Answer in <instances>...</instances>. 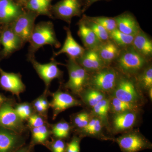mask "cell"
Here are the masks:
<instances>
[{
	"label": "cell",
	"instance_id": "cell-16",
	"mask_svg": "<svg viewBox=\"0 0 152 152\" xmlns=\"http://www.w3.org/2000/svg\"><path fill=\"white\" fill-rule=\"evenodd\" d=\"M25 11L14 0H0V24H10Z\"/></svg>",
	"mask_w": 152,
	"mask_h": 152
},
{
	"label": "cell",
	"instance_id": "cell-23",
	"mask_svg": "<svg viewBox=\"0 0 152 152\" xmlns=\"http://www.w3.org/2000/svg\"><path fill=\"white\" fill-rule=\"evenodd\" d=\"M53 0H28L24 8L26 10L31 11L38 15H44L53 18L52 14Z\"/></svg>",
	"mask_w": 152,
	"mask_h": 152
},
{
	"label": "cell",
	"instance_id": "cell-42",
	"mask_svg": "<svg viewBox=\"0 0 152 152\" xmlns=\"http://www.w3.org/2000/svg\"><path fill=\"white\" fill-rule=\"evenodd\" d=\"M148 91V95L149 96V98L150 99H151V100H152V88H150L149 90Z\"/></svg>",
	"mask_w": 152,
	"mask_h": 152
},
{
	"label": "cell",
	"instance_id": "cell-1",
	"mask_svg": "<svg viewBox=\"0 0 152 152\" xmlns=\"http://www.w3.org/2000/svg\"><path fill=\"white\" fill-rule=\"evenodd\" d=\"M28 42L30 46L28 56H34L36 52L46 45L56 48L61 46L56 36L53 24L50 21L40 22L35 25Z\"/></svg>",
	"mask_w": 152,
	"mask_h": 152
},
{
	"label": "cell",
	"instance_id": "cell-39",
	"mask_svg": "<svg viewBox=\"0 0 152 152\" xmlns=\"http://www.w3.org/2000/svg\"><path fill=\"white\" fill-rule=\"evenodd\" d=\"M34 147L31 144L27 145H23L15 152H33Z\"/></svg>",
	"mask_w": 152,
	"mask_h": 152
},
{
	"label": "cell",
	"instance_id": "cell-29",
	"mask_svg": "<svg viewBox=\"0 0 152 152\" xmlns=\"http://www.w3.org/2000/svg\"><path fill=\"white\" fill-rule=\"evenodd\" d=\"M110 39L121 49L132 45L134 36L126 34L118 29L109 33Z\"/></svg>",
	"mask_w": 152,
	"mask_h": 152
},
{
	"label": "cell",
	"instance_id": "cell-38",
	"mask_svg": "<svg viewBox=\"0 0 152 152\" xmlns=\"http://www.w3.org/2000/svg\"><path fill=\"white\" fill-rule=\"evenodd\" d=\"M99 1L102 0H83V12L87 10L94 3ZM105 1H110V0H105Z\"/></svg>",
	"mask_w": 152,
	"mask_h": 152
},
{
	"label": "cell",
	"instance_id": "cell-9",
	"mask_svg": "<svg viewBox=\"0 0 152 152\" xmlns=\"http://www.w3.org/2000/svg\"><path fill=\"white\" fill-rule=\"evenodd\" d=\"M112 91V96L126 102L138 104L141 98L135 84L126 75L119 76L115 86Z\"/></svg>",
	"mask_w": 152,
	"mask_h": 152
},
{
	"label": "cell",
	"instance_id": "cell-26",
	"mask_svg": "<svg viewBox=\"0 0 152 152\" xmlns=\"http://www.w3.org/2000/svg\"><path fill=\"white\" fill-rule=\"evenodd\" d=\"M110 110L114 114L121 113L129 111H138V104L126 102L112 96L110 99Z\"/></svg>",
	"mask_w": 152,
	"mask_h": 152
},
{
	"label": "cell",
	"instance_id": "cell-37",
	"mask_svg": "<svg viewBox=\"0 0 152 152\" xmlns=\"http://www.w3.org/2000/svg\"><path fill=\"white\" fill-rule=\"evenodd\" d=\"M80 136H74L70 141L66 144L65 152H80Z\"/></svg>",
	"mask_w": 152,
	"mask_h": 152
},
{
	"label": "cell",
	"instance_id": "cell-27",
	"mask_svg": "<svg viewBox=\"0 0 152 152\" xmlns=\"http://www.w3.org/2000/svg\"><path fill=\"white\" fill-rule=\"evenodd\" d=\"M92 108V112L94 116L100 119L103 125L107 126L108 113L110 110V99L105 98Z\"/></svg>",
	"mask_w": 152,
	"mask_h": 152
},
{
	"label": "cell",
	"instance_id": "cell-21",
	"mask_svg": "<svg viewBox=\"0 0 152 152\" xmlns=\"http://www.w3.org/2000/svg\"><path fill=\"white\" fill-rule=\"evenodd\" d=\"M132 46L139 54L148 61L151 57L152 40L142 29L134 36Z\"/></svg>",
	"mask_w": 152,
	"mask_h": 152
},
{
	"label": "cell",
	"instance_id": "cell-8",
	"mask_svg": "<svg viewBox=\"0 0 152 152\" xmlns=\"http://www.w3.org/2000/svg\"><path fill=\"white\" fill-rule=\"evenodd\" d=\"M28 58L38 75L43 81L45 85V91H49V87L54 80H60L62 78L63 72L58 66L61 64L57 62L55 58L51 59L50 62L42 64L38 62L35 58L34 56H28Z\"/></svg>",
	"mask_w": 152,
	"mask_h": 152
},
{
	"label": "cell",
	"instance_id": "cell-3",
	"mask_svg": "<svg viewBox=\"0 0 152 152\" xmlns=\"http://www.w3.org/2000/svg\"><path fill=\"white\" fill-rule=\"evenodd\" d=\"M66 66L69 79L65 87L73 94L79 95L88 85L90 74L74 59L69 58Z\"/></svg>",
	"mask_w": 152,
	"mask_h": 152
},
{
	"label": "cell",
	"instance_id": "cell-5",
	"mask_svg": "<svg viewBox=\"0 0 152 152\" xmlns=\"http://www.w3.org/2000/svg\"><path fill=\"white\" fill-rule=\"evenodd\" d=\"M122 152H139L151 149V143L140 132L129 131L115 139Z\"/></svg>",
	"mask_w": 152,
	"mask_h": 152
},
{
	"label": "cell",
	"instance_id": "cell-31",
	"mask_svg": "<svg viewBox=\"0 0 152 152\" xmlns=\"http://www.w3.org/2000/svg\"><path fill=\"white\" fill-rule=\"evenodd\" d=\"M14 108L18 116L23 122L27 121L31 116L35 113L31 103L28 102L15 104Z\"/></svg>",
	"mask_w": 152,
	"mask_h": 152
},
{
	"label": "cell",
	"instance_id": "cell-17",
	"mask_svg": "<svg viewBox=\"0 0 152 152\" xmlns=\"http://www.w3.org/2000/svg\"><path fill=\"white\" fill-rule=\"evenodd\" d=\"M65 30L66 37L64 45L58 51L53 52L52 58H55L60 55L65 53L68 55L69 58L76 60L83 53L86 49L76 42L69 28L65 27Z\"/></svg>",
	"mask_w": 152,
	"mask_h": 152
},
{
	"label": "cell",
	"instance_id": "cell-13",
	"mask_svg": "<svg viewBox=\"0 0 152 152\" xmlns=\"http://www.w3.org/2000/svg\"><path fill=\"white\" fill-rule=\"evenodd\" d=\"M0 86L20 99V95L26 90V87L20 73L7 72L0 67Z\"/></svg>",
	"mask_w": 152,
	"mask_h": 152
},
{
	"label": "cell",
	"instance_id": "cell-41",
	"mask_svg": "<svg viewBox=\"0 0 152 152\" xmlns=\"http://www.w3.org/2000/svg\"><path fill=\"white\" fill-rule=\"evenodd\" d=\"M16 2L20 5L22 7H24L25 5L28 0H14Z\"/></svg>",
	"mask_w": 152,
	"mask_h": 152
},
{
	"label": "cell",
	"instance_id": "cell-33",
	"mask_svg": "<svg viewBox=\"0 0 152 152\" xmlns=\"http://www.w3.org/2000/svg\"><path fill=\"white\" fill-rule=\"evenodd\" d=\"M138 83L143 89L148 91L152 88V68L149 66L145 68L138 77Z\"/></svg>",
	"mask_w": 152,
	"mask_h": 152
},
{
	"label": "cell",
	"instance_id": "cell-24",
	"mask_svg": "<svg viewBox=\"0 0 152 152\" xmlns=\"http://www.w3.org/2000/svg\"><path fill=\"white\" fill-rule=\"evenodd\" d=\"M31 134V140L30 144L33 146L37 145H46L49 139L52 135L50 126L49 124L39 127L30 129Z\"/></svg>",
	"mask_w": 152,
	"mask_h": 152
},
{
	"label": "cell",
	"instance_id": "cell-18",
	"mask_svg": "<svg viewBox=\"0 0 152 152\" xmlns=\"http://www.w3.org/2000/svg\"><path fill=\"white\" fill-rule=\"evenodd\" d=\"M137 112L129 111L114 114L112 121L113 132L118 134L130 130L137 121Z\"/></svg>",
	"mask_w": 152,
	"mask_h": 152
},
{
	"label": "cell",
	"instance_id": "cell-4",
	"mask_svg": "<svg viewBox=\"0 0 152 152\" xmlns=\"http://www.w3.org/2000/svg\"><path fill=\"white\" fill-rule=\"evenodd\" d=\"M15 104L13 100L8 98L0 107V127L23 134L28 127L15 112Z\"/></svg>",
	"mask_w": 152,
	"mask_h": 152
},
{
	"label": "cell",
	"instance_id": "cell-19",
	"mask_svg": "<svg viewBox=\"0 0 152 152\" xmlns=\"http://www.w3.org/2000/svg\"><path fill=\"white\" fill-rule=\"evenodd\" d=\"M114 19L117 29L126 34L135 36L141 29L135 18L129 12H125Z\"/></svg>",
	"mask_w": 152,
	"mask_h": 152
},
{
	"label": "cell",
	"instance_id": "cell-20",
	"mask_svg": "<svg viewBox=\"0 0 152 152\" xmlns=\"http://www.w3.org/2000/svg\"><path fill=\"white\" fill-rule=\"evenodd\" d=\"M96 50L105 65L110 66L118 57L122 49L110 39L102 42Z\"/></svg>",
	"mask_w": 152,
	"mask_h": 152
},
{
	"label": "cell",
	"instance_id": "cell-25",
	"mask_svg": "<svg viewBox=\"0 0 152 152\" xmlns=\"http://www.w3.org/2000/svg\"><path fill=\"white\" fill-rule=\"evenodd\" d=\"M79 95L84 103L92 108L106 98L105 93L91 88L85 89Z\"/></svg>",
	"mask_w": 152,
	"mask_h": 152
},
{
	"label": "cell",
	"instance_id": "cell-28",
	"mask_svg": "<svg viewBox=\"0 0 152 152\" xmlns=\"http://www.w3.org/2000/svg\"><path fill=\"white\" fill-rule=\"evenodd\" d=\"M50 126L52 135L55 138L62 140L69 137L72 129V126L64 120L54 124H50Z\"/></svg>",
	"mask_w": 152,
	"mask_h": 152
},
{
	"label": "cell",
	"instance_id": "cell-2",
	"mask_svg": "<svg viewBox=\"0 0 152 152\" xmlns=\"http://www.w3.org/2000/svg\"><path fill=\"white\" fill-rule=\"evenodd\" d=\"M117 67L126 75H134L144 69L148 60L139 54L132 46L122 49L116 60Z\"/></svg>",
	"mask_w": 152,
	"mask_h": 152
},
{
	"label": "cell",
	"instance_id": "cell-34",
	"mask_svg": "<svg viewBox=\"0 0 152 152\" xmlns=\"http://www.w3.org/2000/svg\"><path fill=\"white\" fill-rule=\"evenodd\" d=\"M91 115L86 112H82L74 114L71 118L72 124L77 131L83 129L91 119Z\"/></svg>",
	"mask_w": 152,
	"mask_h": 152
},
{
	"label": "cell",
	"instance_id": "cell-12",
	"mask_svg": "<svg viewBox=\"0 0 152 152\" xmlns=\"http://www.w3.org/2000/svg\"><path fill=\"white\" fill-rule=\"evenodd\" d=\"M0 44L3 47L1 52L3 58L19 50L25 45L21 39L14 32L9 24L5 25V27L1 31Z\"/></svg>",
	"mask_w": 152,
	"mask_h": 152
},
{
	"label": "cell",
	"instance_id": "cell-43",
	"mask_svg": "<svg viewBox=\"0 0 152 152\" xmlns=\"http://www.w3.org/2000/svg\"><path fill=\"white\" fill-rule=\"evenodd\" d=\"M1 31H0V35H1Z\"/></svg>",
	"mask_w": 152,
	"mask_h": 152
},
{
	"label": "cell",
	"instance_id": "cell-32",
	"mask_svg": "<svg viewBox=\"0 0 152 152\" xmlns=\"http://www.w3.org/2000/svg\"><path fill=\"white\" fill-rule=\"evenodd\" d=\"M87 18L92 21L96 23L105 29L109 33L117 28V24L114 18L104 16L90 17Z\"/></svg>",
	"mask_w": 152,
	"mask_h": 152
},
{
	"label": "cell",
	"instance_id": "cell-10",
	"mask_svg": "<svg viewBox=\"0 0 152 152\" xmlns=\"http://www.w3.org/2000/svg\"><path fill=\"white\" fill-rule=\"evenodd\" d=\"M38 16L36 13L25 10L23 14L9 24L14 32L25 44L29 41Z\"/></svg>",
	"mask_w": 152,
	"mask_h": 152
},
{
	"label": "cell",
	"instance_id": "cell-14",
	"mask_svg": "<svg viewBox=\"0 0 152 152\" xmlns=\"http://www.w3.org/2000/svg\"><path fill=\"white\" fill-rule=\"evenodd\" d=\"M25 143L22 134L0 127V152H15Z\"/></svg>",
	"mask_w": 152,
	"mask_h": 152
},
{
	"label": "cell",
	"instance_id": "cell-7",
	"mask_svg": "<svg viewBox=\"0 0 152 152\" xmlns=\"http://www.w3.org/2000/svg\"><path fill=\"white\" fill-rule=\"evenodd\" d=\"M83 7V0H61L52 5V14L53 18L70 25L73 18L82 15Z\"/></svg>",
	"mask_w": 152,
	"mask_h": 152
},
{
	"label": "cell",
	"instance_id": "cell-11",
	"mask_svg": "<svg viewBox=\"0 0 152 152\" xmlns=\"http://www.w3.org/2000/svg\"><path fill=\"white\" fill-rule=\"evenodd\" d=\"M52 100L50 102V107L53 112V120L56 119L58 115L67 109L81 105L82 103L70 94L60 89L51 94Z\"/></svg>",
	"mask_w": 152,
	"mask_h": 152
},
{
	"label": "cell",
	"instance_id": "cell-22",
	"mask_svg": "<svg viewBox=\"0 0 152 152\" xmlns=\"http://www.w3.org/2000/svg\"><path fill=\"white\" fill-rule=\"evenodd\" d=\"M78 35L87 50H96L102 43L100 40L95 35L81 19L78 23Z\"/></svg>",
	"mask_w": 152,
	"mask_h": 152
},
{
	"label": "cell",
	"instance_id": "cell-6",
	"mask_svg": "<svg viewBox=\"0 0 152 152\" xmlns=\"http://www.w3.org/2000/svg\"><path fill=\"white\" fill-rule=\"evenodd\" d=\"M91 74L88 85L92 88L104 93L113 91L119 76L115 69L110 66Z\"/></svg>",
	"mask_w": 152,
	"mask_h": 152
},
{
	"label": "cell",
	"instance_id": "cell-35",
	"mask_svg": "<svg viewBox=\"0 0 152 152\" xmlns=\"http://www.w3.org/2000/svg\"><path fill=\"white\" fill-rule=\"evenodd\" d=\"M48 118L44 117L37 113H34L27 120V126L29 129L39 127L43 125L49 124L48 121Z\"/></svg>",
	"mask_w": 152,
	"mask_h": 152
},
{
	"label": "cell",
	"instance_id": "cell-36",
	"mask_svg": "<svg viewBox=\"0 0 152 152\" xmlns=\"http://www.w3.org/2000/svg\"><path fill=\"white\" fill-rule=\"evenodd\" d=\"M66 144L62 139L55 138L49 141L46 146L51 152H65Z\"/></svg>",
	"mask_w": 152,
	"mask_h": 152
},
{
	"label": "cell",
	"instance_id": "cell-40",
	"mask_svg": "<svg viewBox=\"0 0 152 152\" xmlns=\"http://www.w3.org/2000/svg\"><path fill=\"white\" fill-rule=\"evenodd\" d=\"M8 99V98L6 97L5 96H4L3 94H0V107L1 106V105L6 100H7Z\"/></svg>",
	"mask_w": 152,
	"mask_h": 152
},
{
	"label": "cell",
	"instance_id": "cell-15",
	"mask_svg": "<svg viewBox=\"0 0 152 152\" xmlns=\"http://www.w3.org/2000/svg\"><path fill=\"white\" fill-rule=\"evenodd\" d=\"M89 74H92L107 66L96 50H87L75 60Z\"/></svg>",
	"mask_w": 152,
	"mask_h": 152
},
{
	"label": "cell",
	"instance_id": "cell-30",
	"mask_svg": "<svg viewBox=\"0 0 152 152\" xmlns=\"http://www.w3.org/2000/svg\"><path fill=\"white\" fill-rule=\"evenodd\" d=\"M81 20L94 33L102 42L110 39L108 32L102 26L89 20L87 18V15H83Z\"/></svg>",
	"mask_w": 152,
	"mask_h": 152
}]
</instances>
